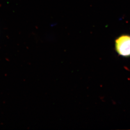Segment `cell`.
<instances>
[{"mask_svg":"<svg viewBox=\"0 0 130 130\" xmlns=\"http://www.w3.org/2000/svg\"><path fill=\"white\" fill-rule=\"evenodd\" d=\"M115 49L119 55L130 57V35L123 34L119 36L115 41Z\"/></svg>","mask_w":130,"mask_h":130,"instance_id":"obj_1","label":"cell"}]
</instances>
